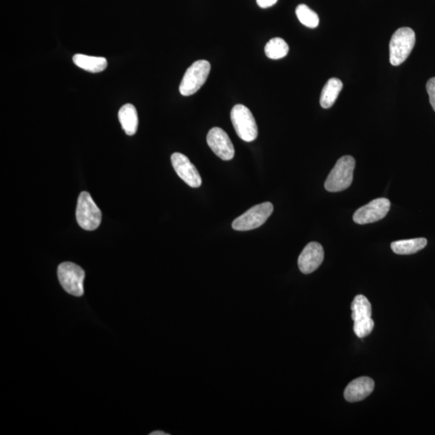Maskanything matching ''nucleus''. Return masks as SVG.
<instances>
[{"label":"nucleus","mask_w":435,"mask_h":435,"mask_svg":"<svg viewBox=\"0 0 435 435\" xmlns=\"http://www.w3.org/2000/svg\"><path fill=\"white\" fill-rule=\"evenodd\" d=\"M355 166L352 156L340 158L326 180L325 189L335 193L349 188L353 183Z\"/></svg>","instance_id":"f257e3e1"},{"label":"nucleus","mask_w":435,"mask_h":435,"mask_svg":"<svg viewBox=\"0 0 435 435\" xmlns=\"http://www.w3.org/2000/svg\"><path fill=\"white\" fill-rule=\"evenodd\" d=\"M416 42L415 32L410 27H400L393 33L389 43V60L394 66L403 64L413 50Z\"/></svg>","instance_id":"f03ea898"},{"label":"nucleus","mask_w":435,"mask_h":435,"mask_svg":"<svg viewBox=\"0 0 435 435\" xmlns=\"http://www.w3.org/2000/svg\"><path fill=\"white\" fill-rule=\"evenodd\" d=\"M231 120L238 137L246 142H252L258 135L257 124L252 113L247 106L237 104L231 111Z\"/></svg>","instance_id":"7ed1b4c3"},{"label":"nucleus","mask_w":435,"mask_h":435,"mask_svg":"<svg viewBox=\"0 0 435 435\" xmlns=\"http://www.w3.org/2000/svg\"><path fill=\"white\" fill-rule=\"evenodd\" d=\"M76 219L78 225L87 231L97 229L101 223L100 209L95 204L92 196L87 191L82 192L78 197Z\"/></svg>","instance_id":"20e7f679"},{"label":"nucleus","mask_w":435,"mask_h":435,"mask_svg":"<svg viewBox=\"0 0 435 435\" xmlns=\"http://www.w3.org/2000/svg\"><path fill=\"white\" fill-rule=\"evenodd\" d=\"M211 72L210 62L200 60L194 62L183 76L180 84L179 92L183 96L195 94L205 84L209 73Z\"/></svg>","instance_id":"39448f33"},{"label":"nucleus","mask_w":435,"mask_h":435,"mask_svg":"<svg viewBox=\"0 0 435 435\" xmlns=\"http://www.w3.org/2000/svg\"><path fill=\"white\" fill-rule=\"evenodd\" d=\"M60 284L70 295L81 297L84 293V270L72 262L61 263L58 269Z\"/></svg>","instance_id":"423d86ee"},{"label":"nucleus","mask_w":435,"mask_h":435,"mask_svg":"<svg viewBox=\"0 0 435 435\" xmlns=\"http://www.w3.org/2000/svg\"><path fill=\"white\" fill-rule=\"evenodd\" d=\"M273 212L274 206L269 202L254 206L234 220L233 228L240 231L258 228L267 221Z\"/></svg>","instance_id":"0eeeda50"},{"label":"nucleus","mask_w":435,"mask_h":435,"mask_svg":"<svg viewBox=\"0 0 435 435\" xmlns=\"http://www.w3.org/2000/svg\"><path fill=\"white\" fill-rule=\"evenodd\" d=\"M391 206V201L384 197L372 201L355 212L353 216L354 222L364 225L380 221L387 216Z\"/></svg>","instance_id":"6e6552de"},{"label":"nucleus","mask_w":435,"mask_h":435,"mask_svg":"<svg viewBox=\"0 0 435 435\" xmlns=\"http://www.w3.org/2000/svg\"><path fill=\"white\" fill-rule=\"evenodd\" d=\"M207 141L214 154L220 159L230 161L234 157V145L222 128L216 127L211 129L207 134Z\"/></svg>","instance_id":"1a4fd4ad"},{"label":"nucleus","mask_w":435,"mask_h":435,"mask_svg":"<svg viewBox=\"0 0 435 435\" xmlns=\"http://www.w3.org/2000/svg\"><path fill=\"white\" fill-rule=\"evenodd\" d=\"M171 162L175 172L180 179L193 188H199L202 185V178L196 167L189 158L180 152H174Z\"/></svg>","instance_id":"9d476101"},{"label":"nucleus","mask_w":435,"mask_h":435,"mask_svg":"<svg viewBox=\"0 0 435 435\" xmlns=\"http://www.w3.org/2000/svg\"><path fill=\"white\" fill-rule=\"evenodd\" d=\"M324 259V250L317 242H310L298 257V267L304 274L317 270Z\"/></svg>","instance_id":"9b49d317"},{"label":"nucleus","mask_w":435,"mask_h":435,"mask_svg":"<svg viewBox=\"0 0 435 435\" xmlns=\"http://www.w3.org/2000/svg\"><path fill=\"white\" fill-rule=\"evenodd\" d=\"M374 381L368 376L359 377L353 381L344 391V398L349 403H357L368 398L374 392Z\"/></svg>","instance_id":"f8f14e48"},{"label":"nucleus","mask_w":435,"mask_h":435,"mask_svg":"<svg viewBox=\"0 0 435 435\" xmlns=\"http://www.w3.org/2000/svg\"><path fill=\"white\" fill-rule=\"evenodd\" d=\"M118 121L121 123L123 131L128 135H133L138 128V115L137 109L133 104L123 105L118 111Z\"/></svg>","instance_id":"ddd939ff"},{"label":"nucleus","mask_w":435,"mask_h":435,"mask_svg":"<svg viewBox=\"0 0 435 435\" xmlns=\"http://www.w3.org/2000/svg\"><path fill=\"white\" fill-rule=\"evenodd\" d=\"M73 61L81 69L90 73H100L106 70L107 61L102 56H92L77 54L73 56Z\"/></svg>","instance_id":"4468645a"},{"label":"nucleus","mask_w":435,"mask_h":435,"mask_svg":"<svg viewBox=\"0 0 435 435\" xmlns=\"http://www.w3.org/2000/svg\"><path fill=\"white\" fill-rule=\"evenodd\" d=\"M343 82L336 78L329 79L321 90L320 105L324 109H331L335 104L336 99L343 89Z\"/></svg>","instance_id":"2eb2a0df"},{"label":"nucleus","mask_w":435,"mask_h":435,"mask_svg":"<svg viewBox=\"0 0 435 435\" xmlns=\"http://www.w3.org/2000/svg\"><path fill=\"white\" fill-rule=\"evenodd\" d=\"M427 245L425 238H416L393 242L391 248L394 253L399 255H410L421 251Z\"/></svg>","instance_id":"dca6fc26"},{"label":"nucleus","mask_w":435,"mask_h":435,"mask_svg":"<svg viewBox=\"0 0 435 435\" xmlns=\"http://www.w3.org/2000/svg\"><path fill=\"white\" fill-rule=\"evenodd\" d=\"M289 45L280 37H275L265 45L264 52L269 59L278 60L285 58L289 53Z\"/></svg>","instance_id":"f3484780"},{"label":"nucleus","mask_w":435,"mask_h":435,"mask_svg":"<svg viewBox=\"0 0 435 435\" xmlns=\"http://www.w3.org/2000/svg\"><path fill=\"white\" fill-rule=\"evenodd\" d=\"M351 309L354 321L372 318L371 303L364 295H357L354 298Z\"/></svg>","instance_id":"a211bd4d"},{"label":"nucleus","mask_w":435,"mask_h":435,"mask_svg":"<svg viewBox=\"0 0 435 435\" xmlns=\"http://www.w3.org/2000/svg\"><path fill=\"white\" fill-rule=\"evenodd\" d=\"M296 15L299 21H300L303 25L310 28H315L319 26V16L306 4L298 6L296 8Z\"/></svg>","instance_id":"6ab92c4d"},{"label":"nucleus","mask_w":435,"mask_h":435,"mask_svg":"<svg viewBox=\"0 0 435 435\" xmlns=\"http://www.w3.org/2000/svg\"><path fill=\"white\" fill-rule=\"evenodd\" d=\"M374 321L372 318L354 321L353 330L358 338H363L371 334L374 329Z\"/></svg>","instance_id":"aec40b11"},{"label":"nucleus","mask_w":435,"mask_h":435,"mask_svg":"<svg viewBox=\"0 0 435 435\" xmlns=\"http://www.w3.org/2000/svg\"><path fill=\"white\" fill-rule=\"evenodd\" d=\"M427 90L430 98V104L435 111V78H432L427 83Z\"/></svg>","instance_id":"412c9836"},{"label":"nucleus","mask_w":435,"mask_h":435,"mask_svg":"<svg viewBox=\"0 0 435 435\" xmlns=\"http://www.w3.org/2000/svg\"><path fill=\"white\" fill-rule=\"evenodd\" d=\"M278 0H257V3L259 8H268L272 7Z\"/></svg>","instance_id":"4be33fe9"},{"label":"nucleus","mask_w":435,"mask_h":435,"mask_svg":"<svg viewBox=\"0 0 435 435\" xmlns=\"http://www.w3.org/2000/svg\"><path fill=\"white\" fill-rule=\"evenodd\" d=\"M168 434H166L162 431H155V432H152L150 434V435H168Z\"/></svg>","instance_id":"5701e85b"}]
</instances>
